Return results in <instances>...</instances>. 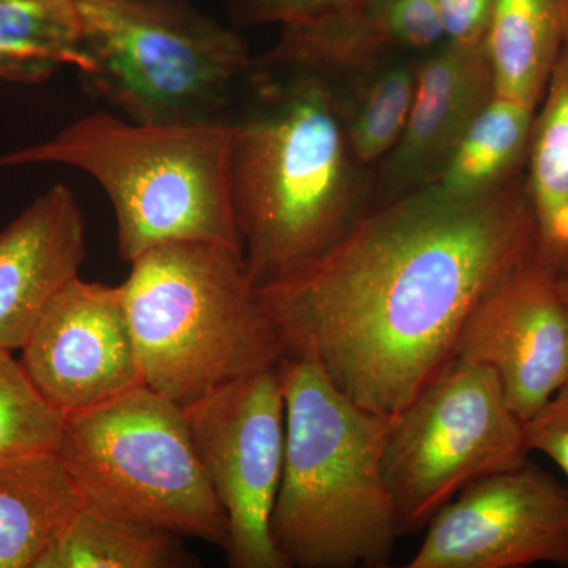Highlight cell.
<instances>
[{"label": "cell", "mask_w": 568, "mask_h": 568, "mask_svg": "<svg viewBox=\"0 0 568 568\" xmlns=\"http://www.w3.org/2000/svg\"><path fill=\"white\" fill-rule=\"evenodd\" d=\"M536 253L525 175L476 196L433 183L368 209L257 290L286 354L313 355L354 403L395 417L455 361L477 305Z\"/></svg>", "instance_id": "cell-1"}, {"label": "cell", "mask_w": 568, "mask_h": 568, "mask_svg": "<svg viewBox=\"0 0 568 568\" xmlns=\"http://www.w3.org/2000/svg\"><path fill=\"white\" fill-rule=\"evenodd\" d=\"M231 125V194L257 287L316 260L366 211L368 170L347 144L334 81L253 62Z\"/></svg>", "instance_id": "cell-2"}, {"label": "cell", "mask_w": 568, "mask_h": 568, "mask_svg": "<svg viewBox=\"0 0 568 568\" xmlns=\"http://www.w3.org/2000/svg\"><path fill=\"white\" fill-rule=\"evenodd\" d=\"M286 448L272 540L286 568H386L399 537L384 470L392 417L366 410L306 353L280 361Z\"/></svg>", "instance_id": "cell-3"}, {"label": "cell", "mask_w": 568, "mask_h": 568, "mask_svg": "<svg viewBox=\"0 0 568 568\" xmlns=\"http://www.w3.org/2000/svg\"><path fill=\"white\" fill-rule=\"evenodd\" d=\"M65 164L95 179L114 207L119 254L203 242L242 250L231 194V125L84 115L50 140L0 155V170Z\"/></svg>", "instance_id": "cell-4"}, {"label": "cell", "mask_w": 568, "mask_h": 568, "mask_svg": "<svg viewBox=\"0 0 568 568\" xmlns=\"http://www.w3.org/2000/svg\"><path fill=\"white\" fill-rule=\"evenodd\" d=\"M121 284L142 384L185 406L286 354L241 250L182 242L149 250Z\"/></svg>", "instance_id": "cell-5"}, {"label": "cell", "mask_w": 568, "mask_h": 568, "mask_svg": "<svg viewBox=\"0 0 568 568\" xmlns=\"http://www.w3.org/2000/svg\"><path fill=\"white\" fill-rule=\"evenodd\" d=\"M54 454L81 508L226 549V514L182 406L151 388L63 414Z\"/></svg>", "instance_id": "cell-6"}, {"label": "cell", "mask_w": 568, "mask_h": 568, "mask_svg": "<svg viewBox=\"0 0 568 568\" xmlns=\"http://www.w3.org/2000/svg\"><path fill=\"white\" fill-rule=\"evenodd\" d=\"M80 7L91 91L136 122H230L254 62L237 32L186 0Z\"/></svg>", "instance_id": "cell-7"}, {"label": "cell", "mask_w": 568, "mask_h": 568, "mask_svg": "<svg viewBox=\"0 0 568 568\" xmlns=\"http://www.w3.org/2000/svg\"><path fill=\"white\" fill-rule=\"evenodd\" d=\"M525 422L488 366L455 361L398 414L384 470L399 537L424 530L437 511L480 478L528 459Z\"/></svg>", "instance_id": "cell-8"}, {"label": "cell", "mask_w": 568, "mask_h": 568, "mask_svg": "<svg viewBox=\"0 0 568 568\" xmlns=\"http://www.w3.org/2000/svg\"><path fill=\"white\" fill-rule=\"evenodd\" d=\"M194 447L230 526L233 568H286L272 540L286 448L280 362L182 406Z\"/></svg>", "instance_id": "cell-9"}, {"label": "cell", "mask_w": 568, "mask_h": 568, "mask_svg": "<svg viewBox=\"0 0 568 568\" xmlns=\"http://www.w3.org/2000/svg\"><path fill=\"white\" fill-rule=\"evenodd\" d=\"M425 529L407 568L568 567V485L526 459L470 484Z\"/></svg>", "instance_id": "cell-10"}, {"label": "cell", "mask_w": 568, "mask_h": 568, "mask_svg": "<svg viewBox=\"0 0 568 568\" xmlns=\"http://www.w3.org/2000/svg\"><path fill=\"white\" fill-rule=\"evenodd\" d=\"M20 351L33 387L62 414L144 386L121 284L78 276L44 308Z\"/></svg>", "instance_id": "cell-11"}, {"label": "cell", "mask_w": 568, "mask_h": 568, "mask_svg": "<svg viewBox=\"0 0 568 568\" xmlns=\"http://www.w3.org/2000/svg\"><path fill=\"white\" fill-rule=\"evenodd\" d=\"M457 357L488 366L523 422L568 379V302L559 276L534 260L467 317Z\"/></svg>", "instance_id": "cell-12"}, {"label": "cell", "mask_w": 568, "mask_h": 568, "mask_svg": "<svg viewBox=\"0 0 568 568\" xmlns=\"http://www.w3.org/2000/svg\"><path fill=\"white\" fill-rule=\"evenodd\" d=\"M444 43L436 0H354L308 20L282 26L263 65L346 80L403 52Z\"/></svg>", "instance_id": "cell-13"}, {"label": "cell", "mask_w": 568, "mask_h": 568, "mask_svg": "<svg viewBox=\"0 0 568 568\" xmlns=\"http://www.w3.org/2000/svg\"><path fill=\"white\" fill-rule=\"evenodd\" d=\"M495 93L485 41H444L429 51L417 65L416 92L405 132L383 160L381 181L388 197L439 181L463 134Z\"/></svg>", "instance_id": "cell-14"}, {"label": "cell", "mask_w": 568, "mask_h": 568, "mask_svg": "<svg viewBox=\"0 0 568 568\" xmlns=\"http://www.w3.org/2000/svg\"><path fill=\"white\" fill-rule=\"evenodd\" d=\"M88 254L80 203L65 183L41 193L0 231V349L20 351Z\"/></svg>", "instance_id": "cell-15"}, {"label": "cell", "mask_w": 568, "mask_h": 568, "mask_svg": "<svg viewBox=\"0 0 568 568\" xmlns=\"http://www.w3.org/2000/svg\"><path fill=\"white\" fill-rule=\"evenodd\" d=\"M80 508L58 455L0 459V568H36Z\"/></svg>", "instance_id": "cell-16"}, {"label": "cell", "mask_w": 568, "mask_h": 568, "mask_svg": "<svg viewBox=\"0 0 568 568\" xmlns=\"http://www.w3.org/2000/svg\"><path fill=\"white\" fill-rule=\"evenodd\" d=\"M536 260L552 274L568 276V40L534 119L525 171Z\"/></svg>", "instance_id": "cell-17"}, {"label": "cell", "mask_w": 568, "mask_h": 568, "mask_svg": "<svg viewBox=\"0 0 568 568\" xmlns=\"http://www.w3.org/2000/svg\"><path fill=\"white\" fill-rule=\"evenodd\" d=\"M568 0H495L485 39L497 95L537 108L567 41Z\"/></svg>", "instance_id": "cell-18"}, {"label": "cell", "mask_w": 568, "mask_h": 568, "mask_svg": "<svg viewBox=\"0 0 568 568\" xmlns=\"http://www.w3.org/2000/svg\"><path fill=\"white\" fill-rule=\"evenodd\" d=\"M92 69L80 0H0V81L37 84Z\"/></svg>", "instance_id": "cell-19"}, {"label": "cell", "mask_w": 568, "mask_h": 568, "mask_svg": "<svg viewBox=\"0 0 568 568\" xmlns=\"http://www.w3.org/2000/svg\"><path fill=\"white\" fill-rule=\"evenodd\" d=\"M536 110L495 93L463 134L437 185L457 196H476L523 178Z\"/></svg>", "instance_id": "cell-20"}, {"label": "cell", "mask_w": 568, "mask_h": 568, "mask_svg": "<svg viewBox=\"0 0 568 568\" xmlns=\"http://www.w3.org/2000/svg\"><path fill=\"white\" fill-rule=\"evenodd\" d=\"M181 538L80 508L36 568H182Z\"/></svg>", "instance_id": "cell-21"}, {"label": "cell", "mask_w": 568, "mask_h": 568, "mask_svg": "<svg viewBox=\"0 0 568 568\" xmlns=\"http://www.w3.org/2000/svg\"><path fill=\"white\" fill-rule=\"evenodd\" d=\"M416 80L417 65L390 59L346 78L345 88L334 82L347 144L366 170L383 162L398 144L413 106Z\"/></svg>", "instance_id": "cell-22"}, {"label": "cell", "mask_w": 568, "mask_h": 568, "mask_svg": "<svg viewBox=\"0 0 568 568\" xmlns=\"http://www.w3.org/2000/svg\"><path fill=\"white\" fill-rule=\"evenodd\" d=\"M63 414L33 387L20 358L0 349V459L54 454Z\"/></svg>", "instance_id": "cell-23"}, {"label": "cell", "mask_w": 568, "mask_h": 568, "mask_svg": "<svg viewBox=\"0 0 568 568\" xmlns=\"http://www.w3.org/2000/svg\"><path fill=\"white\" fill-rule=\"evenodd\" d=\"M526 446L545 455L568 481V379L536 416L525 422Z\"/></svg>", "instance_id": "cell-24"}, {"label": "cell", "mask_w": 568, "mask_h": 568, "mask_svg": "<svg viewBox=\"0 0 568 568\" xmlns=\"http://www.w3.org/2000/svg\"><path fill=\"white\" fill-rule=\"evenodd\" d=\"M231 18L239 24L280 28L308 20L325 11L338 9L354 0H223Z\"/></svg>", "instance_id": "cell-25"}, {"label": "cell", "mask_w": 568, "mask_h": 568, "mask_svg": "<svg viewBox=\"0 0 568 568\" xmlns=\"http://www.w3.org/2000/svg\"><path fill=\"white\" fill-rule=\"evenodd\" d=\"M436 3L443 22L444 41L484 43L495 0H436Z\"/></svg>", "instance_id": "cell-26"}, {"label": "cell", "mask_w": 568, "mask_h": 568, "mask_svg": "<svg viewBox=\"0 0 568 568\" xmlns=\"http://www.w3.org/2000/svg\"><path fill=\"white\" fill-rule=\"evenodd\" d=\"M559 290L560 294L564 295V298L568 302V276H564V278H559Z\"/></svg>", "instance_id": "cell-27"}, {"label": "cell", "mask_w": 568, "mask_h": 568, "mask_svg": "<svg viewBox=\"0 0 568 568\" xmlns=\"http://www.w3.org/2000/svg\"><path fill=\"white\" fill-rule=\"evenodd\" d=\"M567 40H568V10H567Z\"/></svg>", "instance_id": "cell-28"}]
</instances>
